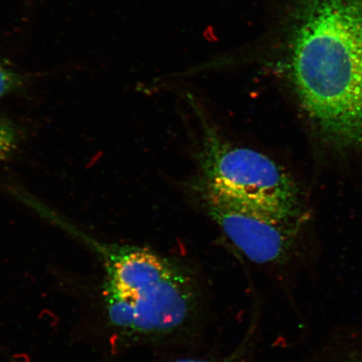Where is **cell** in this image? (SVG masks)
<instances>
[{
  "mask_svg": "<svg viewBox=\"0 0 362 362\" xmlns=\"http://www.w3.org/2000/svg\"><path fill=\"white\" fill-rule=\"evenodd\" d=\"M283 69L330 143L362 146V0H291Z\"/></svg>",
  "mask_w": 362,
  "mask_h": 362,
  "instance_id": "6da1fadb",
  "label": "cell"
},
{
  "mask_svg": "<svg viewBox=\"0 0 362 362\" xmlns=\"http://www.w3.org/2000/svg\"><path fill=\"white\" fill-rule=\"evenodd\" d=\"M17 135L15 129L6 121H0V160L6 158L16 148Z\"/></svg>",
  "mask_w": 362,
  "mask_h": 362,
  "instance_id": "5b68a950",
  "label": "cell"
},
{
  "mask_svg": "<svg viewBox=\"0 0 362 362\" xmlns=\"http://www.w3.org/2000/svg\"><path fill=\"white\" fill-rule=\"evenodd\" d=\"M200 188L208 214L249 261L279 267L291 259L298 223L206 185Z\"/></svg>",
  "mask_w": 362,
  "mask_h": 362,
  "instance_id": "277c9868",
  "label": "cell"
},
{
  "mask_svg": "<svg viewBox=\"0 0 362 362\" xmlns=\"http://www.w3.org/2000/svg\"><path fill=\"white\" fill-rule=\"evenodd\" d=\"M202 185L298 223L300 189L274 160L251 148L234 146L204 122L200 152Z\"/></svg>",
  "mask_w": 362,
  "mask_h": 362,
  "instance_id": "3957f363",
  "label": "cell"
},
{
  "mask_svg": "<svg viewBox=\"0 0 362 362\" xmlns=\"http://www.w3.org/2000/svg\"><path fill=\"white\" fill-rule=\"evenodd\" d=\"M20 78L15 72L0 66V98L18 87Z\"/></svg>",
  "mask_w": 362,
  "mask_h": 362,
  "instance_id": "52a82bcc",
  "label": "cell"
},
{
  "mask_svg": "<svg viewBox=\"0 0 362 362\" xmlns=\"http://www.w3.org/2000/svg\"><path fill=\"white\" fill-rule=\"evenodd\" d=\"M251 334H247V337L241 345L237 348L236 351H233L232 354L224 357V358H202V357H184L172 360L167 362H237L238 359L242 358L245 351L248 349V343L250 342Z\"/></svg>",
  "mask_w": 362,
  "mask_h": 362,
  "instance_id": "8992f818",
  "label": "cell"
},
{
  "mask_svg": "<svg viewBox=\"0 0 362 362\" xmlns=\"http://www.w3.org/2000/svg\"><path fill=\"white\" fill-rule=\"evenodd\" d=\"M87 240L105 265L104 297L116 328L155 341L193 329L202 315V294L191 274L146 248Z\"/></svg>",
  "mask_w": 362,
  "mask_h": 362,
  "instance_id": "7a4b0ae2",
  "label": "cell"
}]
</instances>
